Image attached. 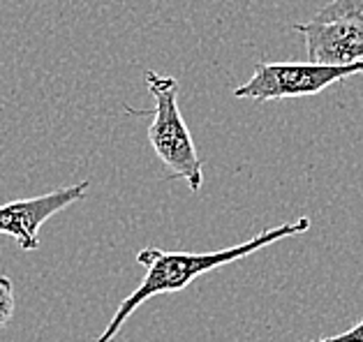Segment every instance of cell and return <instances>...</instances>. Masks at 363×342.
Returning <instances> with one entry per match:
<instances>
[{
  "mask_svg": "<svg viewBox=\"0 0 363 342\" xmlns=\"http://www.w3.org/2000/svg\"><path fill=\"white\" fill-rule=\"evenodd\" d=\"M91 183L82 181L77 186L51 190L47 195L16 199L10 204L0 206V234L10 236L16 241L21 250H38L40 248V227L54 217L60 210L69 208L77 201L86 197V190Z\"/></svg>",
  "mask_w": 363,
  "mask_h": 342,
  "instance_id": "cell-4",
  "label": "cell"
},
{
  "mask_svg": "<svg viewBox=\"0 0 363 342\" xmlns=\"http://www.w3.org/2000/svg\"><path fill=\"white\" fill-rule=\"evenodd\" d=\"M14 314V285L7 275H0V331L10 324Z\"/></svg>",
  "mask_w": 363,
  "mask_h": 342,
  "instance_id": "cell-7",
  "label": "cell"
},
{
  "mask_svg": "<svg viewBox=\"0 0 363 342\" xmlns=\"http://www.w3.org/2000/svg\"><path fill=\"white\" fill-rule=\"evenodd\" d=\"M363 72V60L350 65H317V63H269L262 60L252 76L234 89V98L255 102H276L287 98L317 95L354 74Z\"/></svg>",
  "mask_w": 363,
  "mask_h": 342,
  "instance_id": "cell-3",
  "label": "cell"
},
{
  "mask_svg": "<svg viewBox=\"0 0 363 342\" xmlns=\"http://www.w3.org/2000/svg\"><path fill=\"white\" fill-rule=\"evenodd\" d=\"M308 229H310V217H298L296 222L269 227V229H264L262 234L252 236L250 241L232 245V248H225V250H216V252H164L160 248L139 250L137 261L146 268V275L135 292H132L125 301H121L118 310L113 312L111 321L107 324V329L100 333V338L95 342H111L118 336L123 324L132 317V312H135L139 305H144L148 298L160 296V294L183 292L190 283L211 273V270L234 264V261L250 257V254L269 248V245L278 243L282 239L306 234Z\"/></svg>",
  "mask_w": 363,
  "mask_h": 342,
  "instance_id": "cell-1",
  "label": "cell"
},
{
  "mask_svg": "<svg viewBox=\"0 0 363 342\" xmlns=\"http://www.w3.org/2000/svg\"><path fill=\"white\" fill-rule=\"evenodd\" d=\"M303 38L308 60L317 65H350L363 60V23L352 19L294 23Z\"/></svg>",
  "mask_w": 363,
  "mask_h": 342,
  "instance_id": "cell-5",
  "label": "cell"
},
{
  "mask_svg": "<svg viewBox=\"0 0 363 342\" xmlns=\"http://www.w3.org/2000/svg\"><path fill=\"white\" fill-rule=\"evenodd\" d=\"M317 21L352 19L363 23V0H329L315 16Z\"/></svg>",
  "mask_w": 363,
  "mask_h": 342,
  "instance_id": "cell-6",
  "label": "cell"
},
{
  "mask_svg": "<svg viewBox=\"0 0 363 342\" xmlns=\"http://www.w3.org/2000/svg\"><path fill=\"white\" fill-rule=\"evenodd\" d=\"M310 342H363V319L357 324V326H352L345 333H338V336L317 338V340H310Z\"/></svg>",
  "mask_w": 363,
  "mask_h": 342,
  "instance_id": "cell-8",
  "label": "cell"
},
{
  "mask_svg": "<svg viewBox=\"0 0 363 342\" xmlns=\"http://www.w3.org/2000/svg\"><path fill=\"white\" fill-rule=\"evenodd\" d=\"M144 84L150 98L155 100V107L139 111L125 107V111L135 113V116H153V122L148 127V142L153 146L157 160L176 178L188 183L190 192H199L203 186V162L179 109V79L146 69Z\"/></svg>",
  "mask_w": 363,
  "mask_h": 342,
  "instance_id": "cell-2",
  "label": "cell"
}]
</instances>
